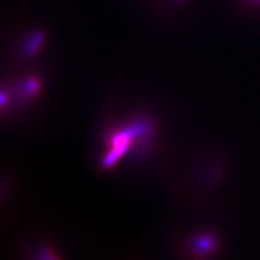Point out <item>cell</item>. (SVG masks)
<instances>
[{
	"label": "cell",
	"mask_w": 260,
	"mask_h": 260,
	"mask_svg": "<svg viewBox=\"0 0 260 260\" xmlns=\"http://www.w3.org/2000/svg\"><path fill=\"white\" fill-rule=\"evenodd\" d=\"M217 239L213 234H201L200 237L195 238L193 241L194 254L200 259L209 257L217 248Z\"/></svg>",
	"instance_id": "7a4b0ae2"
},
{
	"label": "cell",
	"mask_w": 260,
	"mask_h": 260,
	"mask_svg": "<svg viewBox=\"0 0 260 260\" xmlns=\"http://www.w3.org/2000/svg\"><path fill=\"white\" fill-rule=\"evenodd\" d=\"M43 40H44V37L42 34H35V36H32L27 42V45L25 48V53L27 55L35 54V52L38 50V48L42 46Z\"/></svg>",
	"instance_id": "277c9868"
},
{
	"label": "cell",
	"mask_w": 260,
	"mask_h": 260,
	"mask_svg": "<svg viewBox=\"0 0 260 260\" xmlns=\"http://www.w3.org/2000/svg\"><path fill=\"white\" fill-rule=\"evenodd\" d=\"M34 260H60V259L54 253H52L50 249L44 248V249L38 250V253L34 258Z\"/></svg>",
	"instance_id": "5b68a950"
},
{
	"label": "cell",
	"mask_w": 260,
	"mask_h": 260,
	"mask_svg": "<svg viewBox=\"0 0 260 260\" xmlns=\"http://www.w3.org/2000/svg\"><path fill=\"white\" fill-rule=\"evenodd\" d=\"M255 2H257V3H260V0H255Z\"/></svg>",
	"instance_id": "8992f818"
},
{
	"label": "cell",
	"mask_w": 260,
	"mask_h": 260,
	"mask_svg": "<svg viewBox=\"0 0 260 260\" xmlns=\"http://www.w3.org/2000/svg\"><path fill=\"white\" fill-rule=\"evenodd\" d=\"M39 87L40 85L37 79H34V78L27 79L26 83L23 85V94H24L23 96L26 98V99H28V98H32L39 90Z\"/></svg>",
	"instance_id": "3957f363"
},
{
	"label": "cell",
	"mask_w": 260,
	"mask_h": 260,
	"mask_svg": "<svg viewBox=\"0 0 260 260\" xmlns=\"http://www.w3.org/2000/svg\"><path fill=\"white\" fill-rule=\"evenodd\" d=\"M153 130V123L146 118H137L120 127L111 129L105 140V151L101 159V166L104 169L115 166L119 159L130 151L132 146L137 145L138 141L146 146Z\"/></svg>",
	"instance_id": "6da1fadb"
}]
</instances>
